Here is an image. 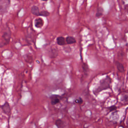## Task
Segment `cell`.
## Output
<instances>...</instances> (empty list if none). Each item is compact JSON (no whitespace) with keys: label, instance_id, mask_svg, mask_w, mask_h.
Instances as JSON below:
<instances>
[{"label":"cell","instance_id":"1","mask_svg":"<svg viewBox=\"0 0 128 128\" xmlns=\"http://www.w3.org/2000/svg\"><path fill=\"white\" fill-rule=\"evenodd\" d=\"M111 83V79L109 77H107L106 78L101 81L100 86L94 91V93L97 95L100 92L108 89L110 88V84Z\"/></svg>","mask_w":128,"mask_h":128},{"label":"cell","instance_id":"2","mask_svg":"<svg viewBox=\"0 0 128 128\" xmlns=\"http://www.w3.org/2000/svg\"><path fill=\"white\" fill-rule=\"evenodd\" d=\"M10 5V1H0V14H3L7 12Z\"/></svg>","mask_w":128,"mask_h":128},{"label":"cell","instance_id":"3","mask_svg":"<svg viewBox=\"0 0 128 128\" xmlns=\"http://www.w3.org/2000/svg\"><path fill=\"white\" fill-rule=\"evenodd\" d=\"M1 108L3 113L7 115H10L11 114V108L8 102H6L3 105L1 106Z\"/></svg>","mask_w":128,"mask_h":128},{"label":"cell","instance_id":"4","mask_svg":"<svg viewBox=\"0 0 128 128\" xmlns=\"http://www.w3.org/2000/svg\"><path fill=\"white\" fill-rule=\"evenodd\" d=\"M2 37L5 40V45H7L9 44L11 39V31L10 30H9V31L6 32L3 35Z\"/></svg>","mask_w":128,"mask_h":128},{"label":"cell","instance_id":"5","mask_svg":"<svg viewBox=\"0 0 128 128\" xmlns=\"http://www.w3.org/2000/svg\"><path fill=\"white\" fill-rule=\"evenodd\" d=\"M51 103L52 105H55L58 104L60 102V97L58 95H52L50 97Z\"/></svg>","mask_w":128,"mask_h":128},{"label":"cell","instance_id":"6","mask_svg":"<svg viewBox=\"0 0 128 128\" xmlns=\"http://www.w3.org/2000/svg\"><path fill=\"white\" fill-rule=\"evenodd\" d=\"M44 21L42 19L38 18L35 21V25L37 28H41L44 25Z\"/></svg>","mask_w":128,"mask_h":128},{"label":"cell","instance_id":"7","mask_svg":"<svg viewBox=\"0 0 128 128\" xmlns=\"http://www.w3.org/2000/svg\"><path fill=\"white\" fill-rule=\"evenodd\" d=\"M116 65L117 66V68L118 70H119V71L120 72L124 73V72H125L124 67L122 63L119 62L117 61V62H116Z\"/></svg>","mask_w":128,"mask_h":128},{"label":"cell","instance_id":"8","mask_svg":"<svg viewBox=\"0 0 128 128\" xmlns=\"http://www.w3.org/2000/svg\"><path fill=\"white\" fill-rule=\"evenodd\" d=\"M57 43L59 46H64L66 45V40L63 37H59L57 39Z\"/></svg>","mask_w":128,"mask_h":128},{"label":"cell","instance_id":"9","mask_svg":"<svg viewBox=\"0 0 128 128\" xmlns=\"http://www.w3.org/2000/svg\"><path fill=\"white\" fill-rule=\"evenodd\" d=\"M65 40H66V43H67L69 45L73 44L76 43V39H75V38L71 37V36L67 37Z\"/></svg>","mask_w":128,"mask_h":128},{"label":"cell","instance_id":"10","mask_svg":"<svg viewBox=\"0 0 128 128\" xmlns=\"http://www.w3.org/2000/svg\"><path fill=\"white\" fill-rule=\"evenodd\" d=\"M31 12L33 15H34L35 16H39L40 14L39 9L37 6H33L31 9Z\"/></svg>","mask_w":128,"mask_h":128},{"label":"cell","instance_id":"11","mask_svg":"<svg viewBox=\"0 0 128 128\" xmlns=\"http://www.w3.org/2000/svg\"><path fill=\"white\" fill-rule=\"evenodd\" d=\"M56 125L57 126L58 128H64V123L61 120H57L55 122Z\"/></svg>","mask_w":128,"mask_h":128},{"label":"cell","instance_id":"12","mask_svg":"<svg viewBox=\"0 0 128 128\" xmlns=\"http://www.w3.org/2000/svg\"><path fill=\"white\" fill-rule=\"evenodd\" d=\"M103 12H104V10L102 7L99 8L98 9L96 14V17L97 18H100L103 15Z\"/></svg>","mask_w":128,"mask_h":128},{"label":"cell","instance_id":"13","mask_svg":"<svg viewBox=\"0 0 128 128\" xmlns=\"http://www.w3.org/2000/svg\"><path fill=\"white\" fill-rule=\"evenodd\" d=\"M50 15V13L49 12L47 11H42L40 12L39 16H43V17H48Z\"/></svg>","mask_w":128,"mask_h":128},{"label":"cell","instance_id":"14","mask_svg":"<svg viewBox=\"0 0 128 128\" xmlns=\"http://www.w3.org/2000/svg\"><path fill=\"white\" fill-rule=\"evenodd\" d=\"M108 109H109V110H110V112H112V111H114L116 110L117 109V107L115 106H112L110 107H109Z\"/></svg>","mask_w":128,"mask_h":128},{"label":"cell","instance_id":"15","mask_svg":"<svg viewBox=\"0 0 128 128\" xmlns=\"http://www.w3.org/2000/svg\"><path fill=\"white\" fill-rule=\"evenodd\" d=\"M83 100H82V98H80L79 99H78V100H77L76 101V103H78V104H82V103H83Z\"/></svg>","mask_w":128,"mask_h":128},{"label":"cell","instance_id":"16","mask_svg":"<svg viewBox=\"0 0 128 128\" xmlns=\"http://www.w3.org/2000/svg\"><path fill=\"white\" fill-rule=\"evenodd\" d=\"M0 108H1V105H0Z\"/></svg>","mask_w":128,"mask_h":128}]
</instances>
